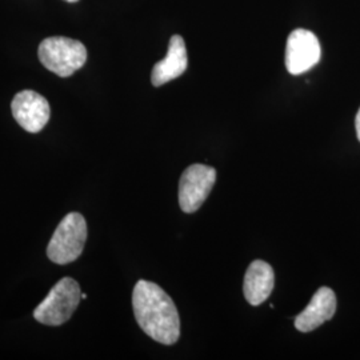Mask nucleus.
Returning <instances> with one entry per match:
<instances>
[{
  "label": "nucleus",
  "mask_w": 360,
  "mask_h": 360,
  "mask_svg": "<svg viewBox=\"0 0 360 360\" xmlns=\"http://www.w3.org/2000/svg\"><path fill=\"white\" fill-rule=\"evenodd\" d=\"M132 307L139 327L150 338L166 346L178 342L179 312L172 299L158 284L139 281L132 292Z\"/></svg>",
  "instance_id": "1"
},
{
  "label": "nucleus",
  "mask_w": 360,
  "mask_h": 360,
  "mask_svg": "<svg viewBox=\"0 0 360 360\" xmlns=\"http://www.w3.org/2000/svg\"><path fill=\"white\" fill-rule=\"evenodd\" d=\"M40 63L60 77L74 75L87 62V49L75 39L51 37L39 44Z\"/></svg>",
  "instance_id": "2"
},
{
  "label": "nucleus",
  "mask_w": 360,
  "mask_h": 360,
  "mask_svg": "<svg viewBox=\"0 0 360 360\" xmlns=\"http://www.w3.org/2000/svg\"><path fill=\"white\" fill-rule=\"evenodd\" d=\"M87 240V223L77 212L65 215L47 247L49 259L56 264H68L82 255Z\"/></svg>",
  "instance_id": "3"
},
{
  "label": "nucleus",
  "mask_w": 360,
  "mask_h": 360,
  "mask_svg": "<svg viewBox=\"0 0 360 360\" xmlns=\"http://www.w3.org/2000/svg\"><path fill=\"white\" fill-rule=\"evenodd\" d=\"M82 300L80 287L72 278L55 284L44 300L34 311V318L46 326H60L70 321Z\"/></svg>",
  "instance_id": "4"
},
{
  "label": "nucleus",
  "mask_w": 360,
  "mask_h": 360,
  "mask_svg": "<svg viewBox=\"0 0 360 360\" xmlns=\"http://www.w3.org/2000/svg\"><path fill=\"white\" fill-rule=\"evenodd\" d=\"M217 181L215 168L193 165L181 174L179 181V206L183 212L193 214L206 202Z\"/></svg>",
  "instance_id": "5"
},
{
  "label": "nucleus",
  "mask_w": 360,
  "mask_h": 360,
  "mask_svg": "<svg viewBox=\"0 0 360 360\" xmlns=\"http://www.w3.org/2000/svg\"><path fill=\"white\" fill-rule=\"evenodd\" d=\"M321 43L314 32L304 28L294 30L287 39L285 67L291 75H300L319 63Z\"/></svg>",
  "instance_id": "6"
},
{
  "label": "nucleus",
  "mask_w": 360,
  "mask_h": 360,
  "mask_svg": "<svg viewBox=\"0 0 360 360\" xmlns=\"http://www.w3.org/2000/svg\"><path fill=\"white\" fill-rule=\"evenodd\" d=\"M11 111L18 124L31 134H37L44 129L51 115L49 101L31 90L20 91L15 95Z\"/></svg>",
  "instance_id": "7"
},
{
  "label": "nucleus",
  "mask_w": 360,
  "mask_h": 360,
  "mask_svg": "<svg viewBox=\"0 0 360 360\" xmlns=\"http://www.w3.org/2000/svg\"><path fill=\"white\" fill-rule=\"evenodd\" d=\"M336 311V296L328 287L319 288L309 306L295 318V327L300 333H309L333 319Z\"/></svg>",
  "instance_id": "8"
},
{
  "label": "nucleus",
  "mask_w": 360,
  "mask_h": 360,
  "mask_svg": "<svg viewBox=\"0 0 360 360\" xmlns=\"http://www.w3.org/2000/svg\"><path fill=\"white\" fill-rule=\"evenodd\" d=\"M188 58L184 39L180 35H174L169 39L166 58L158 62L151 72V83L155 87H160L168 82L183 75L187 70Z\"/></svg>",
  "instance_id": "9"
},
{
  "label": "nucleus",
  "mask_w": 360,
  "mask_h": 360,
  "mask_svg": "<svg viewBox=\"0 0 360 360\" xmlns=\"http://www.w3.org/2000/svg\"><path fill=\"white\" fill-rule=\"evenodd\" d=\"M275 274L269 263L263 260H255L247 269L245 276V300L251 306H260L264 303L274 290Z\"/></svg>",
  "instance_id": "10"
},
{
  "label": "nucleus",
  "mask_w": 360,
  "mask_h": 360,
  "mask_svg": "<svg viewBox=\"0 0 360 360\" xmlns=\"http://www.w3.org/2000/svg\"><path fill=\"white\" fill-rule=\"evenodd\" d=\"M355 129H356V135H358V139H359L360 142V108L359 111H358L356 119H355Z\"/></svg>",
  "instance_id": "11"
},
{
  "label": "nucleus",
  "mask_w": 360,
  "mask_h": 360,
  "mask_svg": "<svg viewBox=\"0 0 360 360\" xmlns=\"http://www.w3.org/2000/svg\"><path fill=\"white\" fill-rule=\"evenodd\" d=\"M65 1H67V3H77L79 0H65Z\"/></svg>",
  "instance_id": "12"
},
{
  "label": "nucleus",
  "mask_w": 360,
  "mask_h": 360,
  "mask_svg": "<svg viewBox=\"0 0 360 360\" xmlns=\"http://www.w3.org/2000/svg\"><path fill=\"white\" fill-rule=\"evenodd\" d=\"M82 299H87V295H86V294H82Z\"/></svg>",
  "instance_id": "13"
}]
</instances>
